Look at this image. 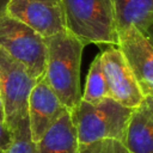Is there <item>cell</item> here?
I'll list each match as a JSON object with an SVG mask.
<instances>
[{"label":"cell","mask_w":153,"mask_h":153,"mask_svg":"<svg viewBox=\"0 0 153 153\" xmlns=\"http://www.w3.org/2000/svg\"><path fill=\"white\" fill-rule=\"evenodd\" d=\"M43 78L63 106L72 111L81 100L80 65L85 44L67 30L45 38Z\"/></svg>","instance_id":"1"},{"label":"cell","mask_w":153,"mask_h":153,"mask_svg":"<svg viewBox=\"0 0 153 153\" xmlns=\"http://www.w3.org/2000/svg\"><path fill=\"white\" fill-rule=\"evenodd\" d=\"M66 30L81 41L117 45L112 0H60Z\"/></svg>","instance_id":"2"},{"label":"cell","mask_w":153,"mask_h":153,"mask_svg":"<svg viewBox=\"0 0 153 153\" xmlns=\"http://www.w3.org/2000/svg\"><path fill=\"white\" fill-rule=\"evenodd\" d=\"M131 111L110 97L94 104L80 100L71 111L79 146L103 139L122 141Z\"/></svg>","instance_id":"3"},{"label":"cell","mask_w":153,"mask_h":153,"mask_svg":"<svg viewBox=\"0 0 153 153\" xmlns=\"http://www.w3.org/2000/svg\"><path fill=\"white\" fill-rule=\"evenodd\" d=\"M0 49L22 63L36 79L45 71V38L22 22L8 16L0 17Z\"/></svg>","instance_id":"4"},{"label":"cell","mask_w":153,"mask_h":153,"mask_svg":"<svg viewBox=\"0 0 153 153\" xmlns=\"http://www.w3.org/2000/svg\"><path fill=\"white\" fill-rule=\"evenodd\" d=\"M36 79L18 61L0 49V96L5 110V126L12 131L27 116V102Z\"/></svg>","instance_id":"5"},{"label":"cell","mask_w":153,"mask_h":153,"mask_svg":"<svg viewBox=\"0 0 153 153\" xmlns=\"http://www.w3.org/2000/svg\"><path fill=\"white\" fill-rule=\"evenodd\" d=\"M99 57L109 88V97L127 108H136L145 96L120 48L112 45L102 51Z\"/></svg>","instance_id":"6"},{"label":"cell","mask_w":153,"mask_h":153,"mask_svg":"<svg viewBox=\"0 0 153 153\" xmlns=\"http://www.w3.org/2000/svg\"><path fill=\"white\" fill-rule=\"evenodd\" d=\"M6 16L31 27L43 38L66 31L60 2L45 0H10Z\"/></svg>","instance_id":"7"},{"label":"cell","mask_w":153,"mask_h":153,"mask_svg":"<svg viewBox=\"0 0 153 153\" xmlns=\"http://www.w3.org/2000/svg\"><path fill=\"white\" fill-rule=\"evenodd\" d=\"M117 47L128 62L145 97H153V47L135 27L118 33Z\"/></svg>","instance_id":"8"},{"label":"cell","mask_w":153,"mask_h":153,"mask_svg":"<svg viewBox=\"0 0 153 153\" xmlns=\"http://www.w3.org/2000/svg\"><path fill=\"white\" fill-rule=\"evenodd\" d=\"M67 109L50 88L45 79H38L31 90L27 102V118L31 140L37 142L50 126Z\"/></svg>","instance_id":"9"},{"label":"cell","mask_w":153,"mask_h":153,"mask_svg":"<svg viewBox=\"0 0 153 153\" xmlns=\"http://www.w3.org/2000/svg\"><path fill=\"white\" fill-rule=\"evenodd\" d=\"M122 142L130 153H153V97L133 109Z\"/></svg>","instance_id":"10"},{"label":"cell","mask_w":153,"mask_h":153,"mask_svg":"<svg viewBox=\"0 0 153 153\" xmlns=\"http://www.w3.org/2000/svg\"><path fill=\"white\" fill-rule=\"evenodd\" d=\"M35 153H80L71 111H65L35 142Z\"/></svg>","instance_id":"11"},{"label":"cell","mask_w":153,"mask_h":153,"mask_svg":"<svg viewBox=\"0 0 153 153\" xmlns=\"http://www.w3.org/2000/svg\"><path fill=\"white\" fill-rule=\"evenodd\" d=\"M117 33L135 27L142 33L153 22V0H112Z\"/></svg>","instance_id":"12"},{"label":"cell","mask_w":153,"mask_h":153,"mask_svg":"<svg viewBox=\"0 0 153 153\" xmlns=\"http://www.w3.org/2000/svg\"><path fill=\"white\" fill-rule=\"evenodd\" d=\"M106 97H109V88L102 69L100 57L97 55L90 66L85 90L84 93H81V100L94 104Z\"/></svg>","instance_id":"13"},{"label":"cell","mask_w":153,"mask_h":153,"mask_svg":"<svg viewBox=\"0 0 153 153\" xmlns=\"http://www.w3.org/2000/svg\"><path fill=\"white\" fill-rule=\"evenodd\" d=\"M11 133L12 141L5 153H35V142L31 140L27 116L23 117Z\"/></svg>","instance_id":"14"},{"label":"cell","mask_w":153,"mask_h":153,"mask_svg":"<svg viewBox=\"0 0 153 153\" xmlns=\"http://www.w3.org/2000/svg\"><path fill=\"white\" fill-rule=\"evenodd\" d=\"M80 153H130L121 140L103 139L79 146Z\"/></svg>","instance_id":"15"},{"label":"cell","mask_w":153,"mask_h":153,"mask_svg":"<svg viewBox=\"0 0 153 153\" xmlns=\"http://www.w3.org/2000/svg\"><path fill=\"white\" fill-rule=\"evenodd\" d=\"M12 141V133L0 123V153H5Z\"/></svg>","instance_id":"16"},{"label":"cell","mask_w":153,"mask_h":153,"mask_svg":"<svg viewBox=\"0 0 153 153\" xmlns=\"http://www.w3.org/2000/svg\"><path fill=\"white\" fill-rule=\"evenodd\" d=\"M143 35L146 36V38L148 39V42L151 43V45L153 47V22L149 24V26L146 29V31L143 32Z\"/></svg>","instance_id":"17"},{"label":"cell","mask_w":153,"mask_h":153,"mask_svg":"<svg viewBox=\"0 0 153 153\" xmlns=\"http://www.w3.org/2000/svg\"><path fill=\"white\" fill-rule=\"evenodd\" d=\"M10 0H0V17L6 14V7Z\"/></svg>","instance_id":"18"},{"label":"cell","mask_w":153,"mask_h":153,"mask_svg":"<svg viewBox=\"0 0 153 153\" xmlns=\"http://www.w3.org/2000/svg\"><path fill=\"white\" fill-rule=\"evenodd\" d=\"M0 123L5 126V110H4V103L0 96Z\"/></svg>","instance_id":"19"},{"label":"cell","mask_w":153,"mask_h":153,"mask_svg":"<svg viewBox=\"0 0 153 153\" xmlns=\"http://www.w3.org/2000/svg\"><path fill=\"white\" fill-rule=\"evenodd\" d=\"M45 1H50V2H60V0H45Z\"/></svg>","instance_id":"20"}]
</instances>
